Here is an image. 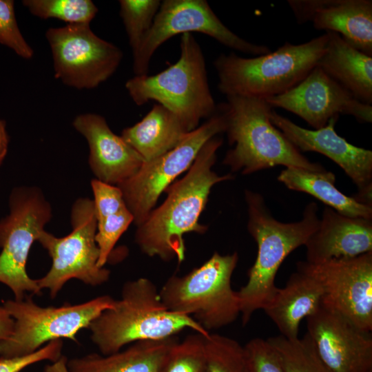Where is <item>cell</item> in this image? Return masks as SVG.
Instances as JSON below:
<instances>
[{
	"instance_id": "1",
	"label": "cell",
	"mask_w": 372,
	"mask_h": 372,
	"mask_svg": "<svg viewBox=\"0 0 372 372\" xmlns=\"http://www.w3.org/2000/svg\"><path fill=\"white\" fill-rule=\"evenodd\" d=\"M222 144L220 137L209 139L187 173L166 189L165 200L137 227L135 241L143 253L165 261L176 258L180 263L185 256L183 235L204 234L207 230L198 220L211 189L218 183L233 179L229 174L219 176L211 169Z\"/></svg>"
},
{
	"instance_id": "2",
	"label": "cell",
	"mask_w": 372,
	"mask_h": 372,
	"mask_svg": "<svg viewBox=\"0 0 372 372\" xmlns=\"http://www.w3.org/2000/svg\"><path fill=\"white\" fill-rule=\"evenodd\" d=\"M245 198L247 230L256 241L258 251L246 285L237 291L243 325L272 299L278 289L275 279L280 265L289 254L305 245L320 221L315 202L307 205L300 220L283 223L272 216L260 194L246 190Z\"/></svg>"
},
{
	"instance_id": "3",
	"label": "cell",
	"mask_w": 372,
	"mask_h": 372,
	"mask_svg": "<svg viewBox=\"0 0 372 372\" xmlns=\"http://www.w3.org/2000/svg\"><path fill=\"white\" fill-rule=\"evenodd\" d=\"M187 329L204 336L209 333L192 317L169 311L156 286L147 278L126 282L121 298L88 327L92 341L103 355L130 343L174 336Z\"/></svg>"
},
{
	"instance_id": "4",
	"label": "cell",
	"mask_w": 372,
	"mask_h": 372,
	"mask_svg": "<svg viewBox=\"0 0 372 372\" xmlns=\"http://www.w3.org/2000/svg\"><path fill=\"white\" fill-rule=\"evenodd\" d=\"M224 103L228 150L223 164L233 172L250 174L277 165L320 172L326 169L310 161L270 120L273 108L264 99L227 96Z\"/></svg>"
},
{
	"instance_id": "5",
	"label": "cell",
	"mask_w": 372,
	"mask_h": 372,
	"mask_svg": "<svg viewBox=\"0 0 372 372\" xmlns=\"http://www.w3.org/2000/svg\"><path fill=\"white\" fill-rule=\"evenodd\" d=\"M327 32L305 43L286 41L275 51L242 57L221 54L214 66L218 88L227 96L267 99L282 94L298 84L317 65L325 51Z\"/></svg>"
},
{
	"instance_id": "6",
	"label": "cell",
	"mask_w": 372,
	"mask_h": 372,
	"mask_svg": "<svg viewBox=\"0 0 372 372\" xmlns=\"http://www.w3.org/2000/svg\"><path fill=\"white\" fill-rule=\"evenodd\" d=\"M178 61L154 75L134 76L125 88L137 105L155 101L169 110L188 132L211 117L217 105L209 88L203 52L191 33L181 34Z\"/></svg>"
},
{
	"instance_id": "7",
	"label": "cell",
	"mask_w": 372,
	"mask_h": 372,
	"mask_svg": "<svg viewBox=\"0 0 372 372\" xmlns=\"http://www.w3.org/2000/svg\"><path fill=\"white\" fill-rule=\"evenodd\" d=\"M238 261L237 252H214L186 275L169 277L159 290L162 302L170 311L192 317L208 332L230 324L240 314L237 291L231 287Z\"/></svg>"
},
{
	"instance_id": "8",
	"label": "cell",
	"mask_w": 372,
	"mask_h": 372,
	"mask_svg": "<svg viewBox=\"0 0 372 372\" xmlns=\"http://www.w3.org/2000/svg\"><path fill=\"white\" fill-rule=\"evenodd\" d=\"M114 299L105 295L83 303L61 307H40L30 297L8 300L3 307L14 320L11 335L0 340V357L14 358L32 353L45 343L61 338L77 342L76 335L87 328Z\"/></svg>"
},
{
	"instance_id": "9",
	"label": "cell",
	"mask_w": 372,
	"mask_h": 372,
	"mask_svg": "<svg viewBox=\"0 0 372 372\" xmlns=\"http://www.w3.org/2000/svg\"><path fill=\"white\" fill-rule=\"evenodd\" d=\"M8 215L0 220V282L21 300L25 292L41 295L26 264L31 247L52 218V208L40 189L20 186L11 192Z\"/></svg>"
},
{
	"instance_id": "10",
	"label": "cell",
	"mask_w": 372,
	"mask_h": 372,
	"mask_svg": "<svg viewBox=\"0 0 372 372\" xmlns=\"http://www.w3.org/2000/svg\"><path fill=\"white\" fill-rule=\"evenodd\" d=\"M72 231L59 238L43 230L37 241L52 259L48 272L37 280L41 290L48 289L54 298L72 278L96 287L108 281L110 271L98 266L99 249L95 240L97 224L93 200L78 198L71 211Z\"/></svg>"
},
{
	"instance_id": "11",
	"label": "cell",
	"mask_w": 372,
	"mask_h": 372,
	"mask_svg": "<svg viewBox=\"0 0 372 372\" xmlns=\"http://www.w3.org/2000/svg\"><path fill=\"white\" fill-rule=\"evenodd\" d=\"M226 126L224 103H221L211 117L189 132L175 147L145 162L132 176L117 185L137 227L154 209L161 194L180 174L189 169L203 146L211 138L225 132Z\"/></svg>"
},
{
	"instance_id": "12",
	"label": "cell",
	"mask_w": 372,
	"mask_h": 372,
	"mask_svg": "<svg viewBox=\"0 0 372 372\" xmlns=\"http://www.w3.org/2000/svg\"><path fill=\"white\" fill-rule=\"evenodd\" d=\"M193 32L205 34L229 48L253 56L271 51L267 45L251 43L233 32L205 0H165L140 48L133 54L135 76L147 74L149 61L163 43L179 34Z\"/></svg>"
},
{
	"instance_id": "13",
	"label": "cell",
	"mask_w": 372,
	"mask_h": 372,
	"mask_svg": "<svg viewBox=\"0 0 372 372\" xmlns=\"http://www.w3.org/2000/svg\"><path fill=\"white\" fill-rule=\"evenodd\" d=\"M45 38L55 78L78 90L98 87L113 75L123 59L121 50L95 34L90 24L50 28Z\"/></svg>"
},
{
	"instance_id": "14",
	"label": "cell",
	"mask_w": 372,
	"mask_h": 372,
	"mask_svg": "<svg viewBox=\"0 0 372 372\" xmlns=\"http://www.w3.org/2000/svg\"><path fill=\"white\" fill-rule=\"evenodd\" d=\"M297 265L320 284L322 305L345 317L360 329L372 331V251L320 264Z\"/></svg>"
},
{
	"instance_id": "15",
	"label": "cell",
	"mask_w": 372,
	"mask_h": 372,
	"mask_svg": "<svg viewBox=\"0 0 372 372\" xmlns=\"http://www.w3.org/2000/svg\"><path fill=\"white\" fill-rule=\"evenodd\" d=\"M269 105L292 112L313 130L327 125L340 114L354 117L360 123L372 122V105L364 103L316 66L295 87L265 99Z\"/></svg>"
},
{
	"instance_id": "16",
	"label": "cell",
	"mask_w": 372,
	"mask_h": 372,
	"mask_svg": "<svg viewBox=\"0 0 372 372\" xmlns=\"http://www.w3.org/2000/svg\"><path fill=\"white\" fill-rule=\"evenodd\" d=\"M339 116L331 118L326 126L318 130L302 127L273 109L271 123L300 152L322 154L338 165L357 187L353 197L372 206V152L349 143L337 134Z\"/></svg>"
},
{
	"instance_id": "17",
	"label": "cell",
	"mask_w": 372,
	"mask_h": 372,
	"mask_svg": "<svg viewBox=\"0 0 372 372\" xmlns=\"http://www.w3.org/2000/svg\"><path fill=\"white\" fill-rule=\"evenodd\" d=\"M306 320V333L329 372H372L371 332L322 305Z\"/></svg>"
},
{
	"instance_id": "18",
	"label": "cell",
	"mask_w": 372,
	"mask_h": 372,
	"mask_svg": "<svg viewBox=\"0 0 372 372\" xmlns=\"http://www.w3.org/2000/svg\"><path fill=\"white\" fill-rule=\"evenodd\" d=\"M298 24L338 33L349 45L372 56L371 0H288Z\"/></svg>"
},
{
	"instance_id": "19",
	"label": "cell",
	"mask_w": 372,
	"mask_h": 372,
	"mask_svg": "<svg viewBox=\"0 0 372 372\" xmlns=\"http://www.w3.org/2000/svg\"><path fill=\"white\" fill-rule=\"evenodd\" d=\"M74 129L87 141L89 165L96 179L118 185L132 176L145 163L121 136L114 134L105 118L94 113L76 116Z\"/></svg>"
},
{
	"instance_id": "20",
	"label": "cell",
	"mask_w": 372,
	"mask_h": 372,
	"mask_svg": "<svg viewBox=\"0 0 372 372\" xmlns=\"http://www.w3.org/2000/svg\"><path fill=\"white\" fill-rule=\"evenodd\" d=\"M304 246L307 262L320 264L372 251V219L350 217L326 206Z\"/></svg>"
},
{
	"instance_id": "21",
	"label": "cell",
	"mask_w": 372,
	"mask_h": 372,
	"mask_svg": "<svg viewBox=\"0 0 372 372\" xmlns=\"http://www.w3.org/2000/svg\"><path fill=\"white\" fill-rule=\"evenodd\" d=\"M322 289L318 281L297 265L283 288H278L272 299L262 308L289 340L298 338L300 322L314 313L322 305Z\"/></svg>"
},
{
	"instance_id": "22",
	"label": "cell",
	"mask_w": 372,
	"mask_h": 372,
	"mask_svg": "<svg viewBox=\"0 0 372 372\" xmlns=\"http://www.w3.org/2000/svg\"><path fill=\"white\" fill-rule=\"evenodd\" d=\"M325 51L317 66L361 102L372 104V56L347 43L340 35L326 32Z\"/></svg>"
},
{
	"instance_id": "23",
	"label": "cell",
	"mask_w": 372,
	"mask_h": 372,
	"mask_svg": "<svg viewBox=\"0 0 372 372\" xmlns=\"http://www.w3.org/2000/svg\"><path fill=\"white\" fill-rule=\"evenodd\" d=\"M177 341L174 336L140 340L110 355L91 353L68 360L67 367L69 372H159L166 354Z\"/></svg>"
},
{
	"instance_id": "24",
	"label": "cell",
	"mask_w": 372,
	"mask_h": 372,
	"mask_svg": "<svg viewBox=\"0 0 372 372\" xmlns=\"http://www.w3.org/2000/svg\"><path fill=\"white\" fill-rule=\"evenodd\" d=\"M189 132L174 113L155 103L141 121L125 128L121 136L147 162L175 147Z\"/></svg>"
},
{
	"instance_id": "25",
	"label": "cell",
	"mask_w": 372,
	"mask_h": 372,
	"mask_svg": "<svg viewBox=\"0 0 372 372\" xmlns=\"http://www.w3.org/2000/svg\"><path fill=\"white\" fill-rule=\"evenodd\" d=\"M278 180L289 189L311 195L340 214L372 219V206L360 203L338 189L335 174L327 169L316 172L286 167L280 173Z\"/></svg>"
},
{
	"instance_id": "26",
	"label": "cell",
	"mask_w": 372,
	"mask_h": 372,
	"mask_svg": "<svg viewBox=\"0 0 372 372\" xmlns=\"http://www.w3.org/2000/svg\"><path fill=\"white\" fill-rule=\"evenodd\" d=\"M276 351L285 372H329L309 337L289 340L281 335L267 340Z\"/></svg>"
},
{
	"instance_id": "27",
	"label": "cell",
	"mask_w": 372,
	"mask_h": 372,
	"mask_svg": "<svg viewBox=\"0 0 372 372\" xmlns=\"http://www.w3.org/2000/svg\"><path fill=\"white\" fill-rule=\"evenodd\" d=\"M205 346V372H250L245 347L236 340L209 333Z\"/></svg>"
},
{
	"instance_id": "28",
	"label": "cell",
	"mask_w": 372,
	"mask_h": 372,
	"mask_svg": "<svg viewBox=\"0 0 372 372\" xmlns=\"http://www.w3.org/2000/svg\"><path fill=\"white\" fill-rule=\"evenodd\" d=\"M22 4L37 17L57 19L68 24H90L98 12L90 0H23Z\"/></svg>"
},
{
	"instance_id": "29",
	"label": "cell",
	"mask_w": 372,
	"mask_h": 372,
	"mask_svg": "<svg viewBox=\"0 0 372 372\" xmlns=\"http://www.w3.org/2000/svg\"><path fill=\"white\" fill-rule=\"evenodd\" d=\"M161 2L159 0H121L120 16L122 19L134 54L152 27Z\"/></svg>"
},
{
	"instance_id": "30",
	"label": "cell",
	"mask_w": 372,
	"mask_h": 372,
	"mask_svg": "<svg viewBox=\"0 0 372 372\" xmlns=\"http://www.w3.org/2000/svg\"><path fill=\"white\" fill-rule=\"evenodd\" d=\"M205 337L196 333L177 341L166 354L159 372H205Z\"/></svg>"
},
{
	"instance_id": "31",
	"label": "cell",
	"mask_w": 372,
	"mask_h": 372,
	"mask_svg": "<svg viewBox=\"0 0 372 372\" xmlns=\"http://www.w3.org/2000/svg\"><path fill=\"white\" fill-rule=\"evenodd\" d=\"M133 222V215L127 207L96 218L95 240L100 252L99 267H104L116 243Z\"/></svg>"
},
{
	"instance_id": "32",
	"label": "cell",
	"mask_w": 372,
	"mask_h": 372,
	"mask_svg": "<svg viewBox=\"0 0 372 372\" xmlns=\"http://www.w3.org/2000/svg\"><path fill=\"white\" fill-rule=\"evenodd\" d=\"M0 43L23 59H30L33 56L34 51L18 26L12 0H0Z\"/></svg>"
},
{
	"instance_id": "33",
	"label": "cell",
	"mask_w": 372,
	"mask_h": 372,
	"mask_svg": "<svg viewBox=\"0 0 372 372\" xmlns=\"http://www.w3.org/2000/svg\"><path fill=\"white\" fill-rule=\"evenodd\" d=\"M244 347L250 372H285L276 351L267 340L254 338Z\"/></svg>"
},
{
	"instance_id": "34",
	"label": "cell",
	"mask_w": 372,
	"mask_h": 372,
	"mask_svg": "<svg viewBox=\"0 0 372 372\" xmlns=\"http://www.w3.org/2000/svg\"><path fill=\"white\" fill-rule=\"evenodd\" d=\"M63 342L61 339L47 343L35 352L20 357L0 358V372H21L26 367L41 361H56L62 355Z\"/></svg>"
},
{
	"instance_id": "35",
	"label": "cell",
	"mask_w": 372,
	"mask_h": 372,
	"mask_svg": "<svg viewBox=\"0 0 372 372\" xmlns=\"http://www.w3.org/2000/svg\"><path fill=\"white\" fill-rule=\"evenodd\" d=\"M14 320L3 306H0V340L7 339L12 333Z\"/></svg>"
},
{
	"instance_id": "36",
	"label": "cell",
	"mask_w": 372,
	"mask_h": 372,
	"mask_svg": "<svg viewBox=\"0 0 372 372\" xmlns=\"http://www.w3.org/2000/svg\"><path fill=\"white\" fill-rule=\"evenodd\" d=\"M9 143L10 136L6 128V122L3 119H0V165L8 154Z\"/></svg>"
},
{
	"instance_id": "37",
	"label": "cell",
	"mask_w": 372,
	"mask_h": 372,
	"mask_svg": "<svg viewBox=\"0 0 372 372\" xmlns=\"http://www.w3.org/2000/svg\"><path fill=\"white\" fill-rule=\"evenodd\" d=\"M67 362V358L61 355L56 361L46 365L43 372H69Z\"/></svg>"
},
{
	"instance_id": "38",
	"label": "cell",
	"mask_w": 372,
	"mask_h": 372,
	"mask_svg": "<svg viewBox=\"0 0 372 372\" xmlns=\"http://www.w3.org/2000/svg\"><path fill=\"white\" fill-rule=\"evenodd\" d=\"M0 358H1V357H0Z\"/></svg>"
}]
</instances>
